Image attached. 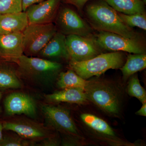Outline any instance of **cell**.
Returning <instances> with one entry per match:
<instances>
[{
  "label": "cell",
  "instance_id": "cell-1",
  "mask_svg": "<svg viewBox=\"0 0 146 146\" xmlns=\"http://www.w3.org/2000/svg\"><path fill=\"white\" fill-rule=\"evenodd\" d=\"M85 14L92 27L99 31L113 33L130 39L142 40L140 34L121 20L117 11L102 0L86 6Z\"/></svg>",
  "mask_w": 146,
  "mask_h": 146
},
{
  "label": "cell",
  "instance_id": "cell-2",
  "mask_svg": "<svg viewBox=\"0 0 146 146\" xmlns=\"http://www.w3.org/2000/svg\"><path fill=\"white\" fill-rule=\"evenodd\" d=\"M87 100L106 113L118 115L121 110V96L113 84L102 80L89 81L84 90Z\"/></svg>",
  "mask_w": 146,
  "mask_h": 146
},
{
  "label": "cell",
  "instance_id": "cell-3",
  "mask_svg": "<svg viewBox=\"0 0 146 146\" xmlns=\"http://www.w3.org/2000/svg\"><path fill=\"white\" fill-rule=\"evenodd\" d=\"M125 62L124 54L120 52L101 53L89 60L70 61L71 70L85 80L102 74L110 69L121 68Z\"/></svg>",
  "mask_w": 146,
  "mask_h": 146
},
{
  "label": "cell",
  "instance_id": "cell-4",
  "mask_svg": "<svg viewBox=\"0 0 146 146\" xmlns=\"http://www.w3.org/2000/svg\"><path fill=\"white\" fill-rule=\"evenodd\" d=\"M57 31L52 23L29 24L22 32L24 53L29 55L38 54Z\"/></svg>",
  "mask_w": 146,
  "mask_h": 146
},
{
  "label": "cell",
  "instance_id": "cell-5",
  "mask_svg": "<svg viewBox=\"0 0 146 146\" xmlns=\"http://www.w3.org/2000/svg\"><path fill=\"white\" fill-rule=\"evenodd\" d=\"M95 40L101 48L108 50L145 54V46L141 39H130L113 33L99 31L95 35Z\"/></svg>",
  "mask_w": 146,
  "mask_h": 146
},
{
  "label": "cell",
  "instance_id": "cell-6",
  "mask_svg": "<svg viewBox=\"0 0 146 146\" xmlns=\"http://www.w3.org/2000/svg\"><path fill=\"white\" fill-rule=\"evenodd\" d=\"M56 18V26L65 36L76 35L95 39L92 28L72 9L62 7L58 11Z\"/></svg>",
  "mask_w": 146,
  "mask_h": 146
},
{
  "label": "cell",
  "instance_id": "cell-7",
  "mask_svg": "<svg viewBox=\"0 0 146 146\" xmlns=\"http://www.w3.org/2000/svg\"><path fill=\"white\" fill-rule=\"evenodd\" d=\"M65 43L70 61L89 60L101 52V48L93 38L70 35H66Z\"/></svg>",
  "mask_w": 146,
  "mask_h": 146
},
{
  "label": "cell",
  "instance_id": "cell-8",
  "mask_svg": "<svg viewBox=\"0 0 146 146\" xmlns=\"http://www.w3.org/2000/svg\"><path fill=\"white\" fill-rule=\"evenodd\" d=\"M20 68L29 75L49 76L58 72L62 65L59 63L41 58L22 55L15 60Z\"/></svg>",
  "mask_w": 146,
  "mask_h": 146
},
{
  "label": "cell",
  "instance_id": "cell-9",
  "mask_svg": "<svg viewBox=\"0 0 146 146\" xmlns=\"http://www.w3.org/2000/svg\"><path fill=\"white\" fill-rule=\"evenodd\" d=\"M60 0H44L33 5L25 12L29 24L52 23L57 15Z\"/></svg>",
  "mask_w": 146,
  "mask_h": 146
},
{
  "label": "cell",
  "instance_id": "cell-10",
  "mask_svg": "<svg viewBox=\"0 0 146 146\" xmlns=\"http://www.w3.org/2000/svg\"><path fill=\"white\" fill-rule=\"evenodd\" d=\"M42 110L47 121L54 127L72 134H77V128L68 110L50 105L43 106Z\"/></svg>",
  "mask_w": 146,
  "mask_h": 146
},
{
  "label": "cell",
  "instance_id": "cell-11",
  "mask_svg": "<svg viewBox=\"0 0 146 146\" xmlns=\"http://www.w3.org/2000/svg\"><path fill=\"white\" fill-rule=\"evenodd\" d=\"M6 112L8 115L25 114L33 116L36 112V106L33 99L28 95L14 93L7 97L5 101Z\"/></svg>",
  "mask_w": 146,
  "mask_h": 146
},
{
  "label": "cell",
  "instance_id": "cell-12",
  "mask_svg": "<svg viewBox=\"0 0 146 146\" xmlns=\"http://www.w3.org/2000/svg\"><path fill=\"white\" fill-rule=\"evenodd\" d=\"M24 53L22 32L0 35V56L16 60Z\"/></svg>",
  "mask_w": 146,
  "mask_h": 146
},
{
  "label": "cell",
  "instance_id": "cell-13",
  "mask_svg": "<svg viewBox=\"0 0 146 146\" xmlns=\"http://www.w3.org/2000/svg\"><path fill=\"white\" fill-rule=\"evenodd\" d=\"M65 38V35L57 31L38 54L42 58L49 60L58 58L69 59Z\"/></svg>",
  "mask_w": 146,
  "mask_h": 146
},
{
  "label": "cell",
  "instance_id": "cell-14",
  "mask_svg": "<svg viewBox=\"0 0 146 146\" xmlns=\"http://www.w3.org/2000/svg\"><path fill=\"white\" fill-rule=\"evenodd\" d=\"M28 25L25 11L0 14V35L23 32Z\"/></svg>",
  "mask_w": 146,
  "mask_h": 146
},
{
  "label": "cell",
  "instance_id": "cell-15",
  "mask_svg": "<svg viewBox=\"0 0 146 146\" xmlns=\"http://www.w3.org/2000/svg\"><path fill=\"white\" fill-rule=\"evenodd\" d=\"M46 97L48 100L54 102H63L80 104L85 103L88 100L84 91L77 88L63 89Z\"/></svg>",
  "mask_w": 146,
  "mask_h": 146
},
{
  "label": "cell",
  "instance_id": "cell-16",
  "mask_svg": "<svg viewBox=\"0 0 146 146\" xmlns=\"http://www.w3.org/2000/svg\"><path fill=\"white\" fill-rule=\"evenodd\" d=\"M3 125L4 129L14 131L23 138L35 139L46 136V132L42 129L27 123L6 122Z\"/></svg>",
  "mask_w": 146,
  "mask_h": 146
},
{
  "label": "cell",
  "instance_id": "cell-17",
  "mask_svg": "<svg viewBox=\"0 0 146 146\" xmlns=\"http://www.w3.org/2000/svg\"><path fill=\"white\" fill-rule=\"evenodd\" d=\"M117 12L126 14L145 13L142 0H102Z\"/></svg>",
  "mask_w": 146,
  "mask_h": 146
},
{
  "label": "cell",
  "instance_id": "cell-18",
  "mask_svg": "<svg viewBox=\"0 0 146 146\" xmlns=\"http://www.w3.org/2000/svg\"><path fill=\"white\" fill-rule=\"evenodd\" d=\"M146 68V54H134L128 55L125 63L120 69L122 73L123 79L126 81L131 76Z\"/></svg>",
  "mask_w": 146,
  "mask_h": 146
},
{
  "label": "cell",
  "instance_id": "cell-19",
  "mask_svg": "<svg viewBox=\"0 0 146 146\" xmlns=\"http://www.w3.org/2000/svg\"><path fill=\"white\" fill-rule=\"evenodd\" d=\"M89 80L82 78L72 70L60 73L57 82L58 86L62 89L77 88L84 91Z\"/></svg>",
  "mask_w": 146,
  "mask_h": 146
},
{
  "label": "cell",
  "instance_id": "cell-20",
  "mask_svg": "<svg viewBox=\"0 0 146 146\" xmlns=\"http://www.w3.org/2000/svg\"><path fill=\"white\" fill-rule=\"evenodd\" d=\"M80 117L83 122L94 130L107 136H115L114 131L104 120L95 115L87 113L82 114Z\"/></svg>",
  "mask_w": 146,
  "mask_h": 146
},
{
  "label": "cell",
  "instance_id": "cell-21",
  "mask_svg": "<svg viewBox=\"0 0 146 146\" xmlns=\"http://www.w3.org/2000/svg\"><path fill=\"white\" fill-rule=\"evenodd\" d=\"M127 87L128 94L138 99L142 104L146 102V92L141 86L137 74L132 75L129 78Z\"/></svg>",
  "mask_w": 146,
  "mask_h": 146
},
{
  "label": "cell",
  "instance_id": "cell-22",
  "mask_svg": "<svg viewBox=\"0 0 146 146\" xmlns=\"http://www.w3.org/2000/svg\"><path fill=\"white\" fill-rule=\"evenodd\" d=\"M119 17L122 21L128 26L137 27L139 28L146 30V13L126 14L118 12Z\"/></svg>",
  "mask_w": 146,
  "mask_h": 146
},
{
  "label": "cell",
  "instance_id": "cell-23",
  "mask_svg": "<svg viewBox=\"0 0 146 146\" xmlns=\"http://www.w3.org/2000/svg\"><path fill=\"white\" fill-rule=\"evenodd\" d=\"M21 84L17 76L11 71L0 69V88L17 89Z\"/></svg>",
  "mask_w": 146,
  "mask_h": 146
},
{
  "label": "cell",
  "instance_id": "cell-24",
  "mask_svg": "<svg viewBox=\"0 0 146 146\" xmlns=\"http://www.w3.org/2000/svg\"><path fill=\"white\" fill-rule=\"evenodd\" d=\"M23 11V0H0V14Z\"/></svg>",
  "mask_w": 146,
  "mask_h": 146
},
{
  "label": "cell",
  "instance_id": "cell-25",
  "mask_svg": "<svg viewBox=\"0 0 146 146\" xmlns=\"http://www.w3.org/2000/svg\"><path fill=\"white\" fill-rule=\"evenodd\" d=\"M27 145V143L22 139L15 137L3 138L0 142V146H22Z\"/></svg>",
  "mask_w": 146,
  "mask_h": 146
},
{
  "label": "cell",
  "instance_id": "cell-26",
  "mask_svg": "<svg viewBox=\"0 0 146 146\" xmlns=\"http://www.w3.org/2000/svg\"><path fill=\"white\" fill-rule=\"evenodd\" d=\"M89 0H67L65 3L70 4L75 6L78 10L81 11L85 4Z\"/></svg>",
  "mask_w": 146,
  "mask_h": 146
},
{
  "label": "cell",
  "instance_id": "cell-27",
  "mask_svg": "<svg viewBox=\"0 0 146 146\" xmlns=\"http://www.w3.org/2000/svg\"><path fill=\"white\" fill-rule=\"evenodd\" d=\"M44 0H23V11H25L29 7Z\"/></svg>",
  "mask_w": 146,
  "mask_h": 146
},
{
  "label": "cell",
  "instance_id": "cell-28",
  "mask_svg": "<svg viewBox=\"0 0 146 146\" xmlns=\"http://www.w3.org/2000/svg\"><path fill=\"white\" fill-rule=\"evenodd\" d=\"M136 115H139V116H146V103H144L143 104V106L141 109L137 111L136 113Z\"/></svg>",
  "mask_w": 146,
  "mask_h": 146
},
{
  "label": "cell",
  "instance_id": "cell-29",
  "mask_svg": "<svg viewBox=\"0 0 146 146\" xmlns=\"http://www.w3.org/2000/svg\"><path fill=\"white\" fill-rule=\"evenodd\" d=\"M3 124L0 123V142L3 140Z\"/></svg>",
  "mask_w": 146,
  "mask_h": 146
},
{
  "label": "cell",
  "instance_id": "cell-30",
  "mask_svg": "<svg viewBox=\"0 0 146 146\" xmlns=\"http://www.w3.org/2000/svg\"><path fill=\"white\" fill-rule=\"evenodd\" d=\"M142 1L145 4H146V0H142Z\"/></svg>",
  "mask_w": 146,
  "mask_h": 146
},
{
  "label": "cell",
  "instance_id": "cell-31",
  "mask_svg": "<svg viewBox=\"0 0 146 146\" xmlns=\"http://www.w3.org/2000/svg\"><path fill=\"white\" fill-rule=\"evenodd\" d=\"M1 92H0V100H1ZM0 111H1V107H0Z\"/></svg>",
  "mask_w": 146,
  "mask_h": 146
},
{
  "label": "cell",
  "instance_id": "cell-32",
  "mask_svg": "<svg viewBox=\"0 0 146 146\" xmlns=\"http://www.w3.org/2000/svg\"><path fill=\"white\" fill-rule=\"evenodd\" d=\"M61 1H63L64 2H65L66 1H67V0H60Z\"/></svg>",
  "mask_w": 146,
  "mask_h": 146
}]
</instances>
